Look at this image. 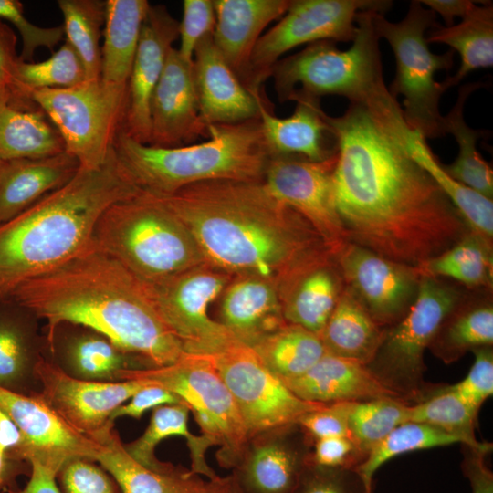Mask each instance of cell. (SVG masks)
Masks as SVG:
<instances>
[{
  "instance_id": "1",
  "label": "cell",
  "mask_w": 493,
  "mask_h": 493,
  "mask_svg": "<svg viewBox=\"0 0 493 493\" xmlns=\"http://www.w3.org/2000/svg\"><path fill=\"white\" fill-rule=\"evenodd\" d=\"M327 121L337 142L333 193L349 242L417 267L469 230L432 177L362 107Z\"/></svg>"
},
{
  "instance_id": "2",
  "label": "cell",
  "mask_w": 493,
  "mask_h": 493,
  "mask_svg": "<svg viewBox=\"0 0 493 493\" xmlns=\"http://www.w3.org/2000/svg\"><path fill=\"white\" fill-rule=\"evenodd\" d=\"M153 197L185 225L205 262L233 278L267 279L279 294L300 271L334 256L263 181H208Z\"/></svg>"
},
{
  "instance_id": "3",
  "label": "cell",
  "mask_w": 493,
  "mask_h": 493,
  "mask_svg": "<svg viewBox=\"0 0 493 493\" xmlns=\"http://www.w3.org/2000/svg\"><path fill=\"white\" fill-rule=\"evenodd\" d=\"M11 299L47 321L51 350L58 328L68 323L104 335L150 368L173 365L188 355L159 313L146 283L93 245L23 283Z\"/></svg>"
},
{
  "instance_id": "4",
  "label": "cell",
  "mask_w": 493,
  "mask_h": 493,
  "mask_svg": "<svg viewBox=\"0 0 493 493\" xmlns=\"http://www.w3.org/2000/svg\"><path fill=\"white\" fill-rule=\"evenodd\" d=\"M140 193L112 147L101 166L80 167L64 186L1 224L0 302L23 283L85 252L103 212Z\"/></svg>"
},
{
  "instance_id": "5",
  "label": "cell",
  "mask_w": 493,
  "mask_h": 493,
  "mask_svg": "<svg viewBox=\"0 0 493 493\" xmlns=\"http://www.w3.org/2000/svg\"><path fill=\"white\" fill-rule=\"evenodd\" d=\"M374 10L359 11L357 33L351 47L340 50L335 42L319 41L279 59L271 77L278 100L294 92L319 98L339 95L363 108L378 127L407 152L416 131L406 124L403 109L385 86L380 37L374 26Z\"/></svg>"
},
{
  "instance_id": "6",
  "label": "cell",
  "mask_w": 493,
  "mask_h": 493,
  "mask_svg": "<svg viewBox=\"0 0 493 493\" xmlns=\"http://www.w3.org/2000/svg\"><path fill=\"white\" fill-rule=\"evenodd\" d=\"M113 147L132 183L153 196L208 181L261 182L271 158L259 118L210 125L208 141L171 148L141 143L121 131Z\"/></svg>"
},
{
  "instance_id": "7",
  "label": "cell",
  "mask_w": 493,
  "mask_h": 493,
  "mask_svg": "<svg viewBox=\"0 0 493 493\" xmlns=\"http://www.w3.org/2000/svg\"><path fill=\"white\" fill-rule=\"evenodd\" d=\"M92 245L154 283L205 262L185 225L152 195L117 202L99 218Z\"/></svg>"
},
{
  "instance_id": "8",
  "label": "cell",
  "mask_w": 493,
  "mask_h": 493,
  "mask_svg": "<svg viewBox=\"0 0 493 493\" xmlns=\"http://www.w3.org/2000/svg\"><path fill=\"white\" fill-rule=\"evenodd\" d=\"M372 19L379 37L386 39L394 54L396 71L389 91L394 99L404 97L406 124L425 140L445 136L444 116L439 110L444 92L435 74L451 69L455 51L441 55L430 51L426 31L441 26L435 13L413 0L400 22H390L376 11Z\"/></svg>"
},
{
  "instance_id": "9",
  "label": "cell",
  "mask_w": 493,
  "mask_h": 493,
  "mask_svg": "<svg viewBox=\"0 0 493 493\" xmlns=\"http://www.w3.org/2000/svg\"><path fill=\"white\" fill-rule=\"evenodd\" d=\"M464 299L462 292L442 278L421 276L408 312L386 328L367 367L390 391L410 404L424 400L435 387L424 380V355L443 320Z\"/></svg>"
},
{
  "instance_id": "10",
  "label": "cell",
  "mask_w": 493,
  "mask_h": 493,
  "mask_svg": "<svg viewBox=\"0 0 493 493\" xmlns=\"http://www.w3.org/2000/svg\"><path fill=\"white\" fill-rule=\"evenodd\" d=\"M28 98L58 131L65 152L81 168L96 169L106 161L122 130L128 84H116L100 77L65 89L34 90Z\"/></svg>"
},
{
  "instance_id": "11",
  "label": "cell",
  "mask_w": 493,
  "mask_h": 493,
  "mask_svg": "<svg viewBox=\"0 0 493 493\" xmlns=\"http://www.w3.org/2000/svg\"><path fill=\"white\" fill-rule=\"evenodd\" d=\"M120 381L147 380L177 394L193 412L203 435L222 446L223 461L244 455L247 433L235 400L207 356L188 354L165 367L121 372Z\"/></svg>"
},
{
  "instance_id": "12",
  "label": "cell",
  "mask_w": 493,
  "mask_h": 493,
  "mask_svg": "<svg viewBox=\"0 0 493 493\" xmlns=\"http://www.w3.org/2000/svg\"><path fill=\"white\" fill-rule=\"evenodd\" d=\"M207 357L232 394L248 439L298 425L304 414L325 405L296 396L239 341Z\"/></svg>"
},
{
  "instance_id": "13",
  "label": "cell",
  "mask_w": 493,
  "mask_h": 493,
  "mask_svg": "<svg viewBox=\"0 0 493 493\" xmlns=\"http://www.w3.org/2000/svg\"><path fill=\"white\" fill-rule=\"evenodd\" d=\"M233 277L205 262L169 277L146 283L159 313L192 355H213L237 341L208 315L210 304L221 296Z\"/></svg>"
},
{
  "instance_id": "14",
  "label": "cell",
  "mask_w": 493,
  "mask_h": 493,
  "mask_svg": "<svg viewBox=\"0 0 493 493\" xmlns=\"http://www.w3.org/2000/svg\"><path fill=\"white\" fill-rule=\"evenodd\" d=\"M392 4L379 0H292L286 14L262 34L254 48L249 91L263 88L274 65L288 50L319 41L352 42L359 11L374 10L384 15Z\"/></svg>"
},
{
  "instance_id": "15",
  "label": "cell",
  "mask_w": 493,
  "mask_h": 493,
  "mask_svg": "<svg viewBox=\"0 0 493 493\" xmlns=\"http://www.w3.org/2000/svg\"><path fill=\"white\" fill-rule=\"evenodd\" d=\"M337 152L321 162L300 157H271L263 183L280 202L301 215L336 257L349 242L337 212L333 172Z\"/></svg>"
},
{
  "instance_id": "16",
  "label": "cell",
  "mask_w": 493,
  "mask_h": 493,
  "mask_svg": "<svg viewBox=\"0 0 493 493\" xmlns=\"http://www.w3.org/2000/svg\"><path fill=\"white\" fill-rule=\"evenodd\" d=\"M34 375L37 394L74 430L93 439L113 425L112 413L143 387L147 380L95 382L74 378L58 364L38 357Z\"/></svg>"
},
{
  "instance_id": "17",
  "label": "cell",
  "mask_w": 493,
  "mask_h": 493,
  "mask_svg": "<svg viewBox=\"0 0 493 493\" xmlns=\"http://www.w3.org/2000/svg\"><path fill=\"white\" fill-rule=\"evenodd\" d=\"M345 286L382 328L397 323L413 305L421 275L415 267L351 242L336 255Z\"/></svg>"
},
{
  "instance_id": "18",
  "label": "cell",
  "mask_w": 493,
  "mask_h": 493,
  "mask_svg": "<svg viewBox=\"0 0 493 493\" xmlns=\"http://www.w3.org/2000/svg\"><path fill=\"white\" fill-rule=\"evenodd\" d=\"M0 406L22 435L23 461L37 460L56 474L72 458L96 461L99 443L69 426L37 393L26 395L0 386Z\"/></svg>"
},
{
  "instance_id": "19",
  "label": "cell",
  "mask_w": 493,
  "mask_h": 493,
  "mask_svg": "<svg viewBox=\"0 0 493 493\" xmlns=\"http://www.w3.org/2000/svg\"><path fill=\"white\" fill-rule=\"evenodd\" d=\"M179 37V22L164 5H150L142 23L128 82V106L122 131L150 143L151 100L169 50Z\"/></svg>"
},
{
  "instance_id": "20",
  "label": "cell",
  "mask_w": 493,
  "mask_h": 493,
  "mask_svg": "<svg viewBox=\"0 0 493 493\" xmlns=\"http://www.w3.org/2000/svg\"><path fill=\"white\" fill-rule=\"evenodd\" d=\"M200 137L209 138V127L200 114L193 62L173 47L151 100L149 145L179 147Z\"/></svg>"
},
{
  "instance_id": "21",
  "label": "cell",
  "mask_w": 493,
  "mask_h": 493,
  "mask_svg": "<svg viewBox=\"0 0 493 493\" xmlns=\"http://www.w3.org/2000/svg\"><path fill=\"white\" fill-rule=\"evenodd\" d=\"M258 118L271 157H300L311 162L324 161L337 152L336 138L322 110L320 99L294 92L293 114L278 118L263 89L257 96Z\"/></svg>"
},
{
  "instance_id": "22",
  "label": "cell",
  "mask_w": 493,
  "mask_h": 493,
  "mask_svg": "<svg viewBox=\"0 0 493 493\" xmlns=\"http://www.w3.org/2000/svg\"><path fill=\"white\" fill-rule=\"evenodd\" d=\"M193 58L194 79L200 114L209 127L258 118V91H249L226 63L213 34L197 45Z\"/></svg>"
},
{
  "instance_id": "23",
  "label": "cell",
  "mask_w": 493,
  "mask_h": 493,
  "mask_svg": "<svg viewBox=\"0 0 493 493\" xmlns=\"http://www.w3.org/2000/svg\"><path fill=\"white\" fill-rule=\"evenodd\" d=\"M291 2L292 0H214V44L247 89L250 85L254 48L264 29L271 22L282 17Z\"/></svg>"
},
{
  "instance_id": "24",
  "label": "cell",
  "mask_w": 493,
  "mask_h": 493,
  "mask_svg": "<svg viewBox=\"0 0 493 493\" xmlns=\"http://www.w3.org/2000/svg\"><path fill=\"white\" fill-rule=\"evenodd\" d=\"M220 297L219 322L250 347L287 324L279 289L267 279L234 277Z\"/></svg>"
},
{
  "instance_id": "25",
  "label": "cell",
  "mask_w": 493,
  "mask_h": 493,
  "mask_svg": "<svg viewBox=\"0 0 493 493\" xmlns=\"http://www.w3.org/2000/svg\"><path fill=\"white\" fill-rule=\"evenodd\" d=\"M79 168V161L65 151L48 157L1 162L0 225L64 186Z\"/></svg>"
},
{
  "instance_id": "26",
  "label": "cell",
  "mask_w": 493,
  "mask_h": 493,
  "mask_svg": "<svg viewBox=\"0 0 493 493\" xmlns=\"http://www.w3.org/2000/svg\"><path fill=\"white\" fill-rule=\"evenodd\" d=\"M283 383L299 398L325 404L382 397L401 399L387 389L367 365L329 352L303 375Z\"/></svg>"
},
{
  "instance_id": "27",
  "label": "cell",
  "mask_w": 493,
  "mask_h": 493,
  "mask_svg": "<svg viewBox=\"0 0 493 493\" xmlns=\"http://www.w3.org/2000/svg\"><path fill=\"white\" fill-rule=\"evenodd\" d=\"M313 443L299 425L253 446L245 463V481L253 493H294L309 465Z\"/></svg>"
},
{
  "instance_id": "28",
  "label": "cell",
  "mask_w": 493,
  "mask_h": 493,
  "mask_svg": "<svg viewBox=\"0 0 493 493\" xmlns=\"http://www.w3.org/2000/svg\"><path fill=\"white\" fill-rule=\"evenodd\" d=\"M345 283L336 257H328L297 274L280 291L283 318L320 335Z\"/></svg>"
},
{
  "instance_id": "29",
  "label": "cell",
  "mask_w": 493,
  "mask_h": 493,
  "mask_svg": "<svg viewBox=\"0 0 493 493\" xmlns=\"http://www.w3.org/2000/svg\"><path fill=\"white\" fill-rule=\"evenodd\" d=\"M29 100L12 89L0 92V163L65 151L58 131L45 112L37 105L25 107Z\"/></svg>"
},
{
  "instance_id": "30",
  "label": "cell",
  "mask_w": 493,
  "mask_h": 493,
  "mask_svg": "<svg viewBox=\"0 0 493 493\" xmlns=\"http://www.w3.org/2000/svg\"><path fill=\"white\" fill-rule=\"evenodd\" d=\"M93 440L99 443L96 461L114 478L122 493H205L190 475L171 466L153 470L137 462L126 451L113 425Z\"/></svg>"
},
{
  "instance_id": "31",
  "label": "cell",
  "mask_w": 493,
  "mask_h": 493,
  "mask_svg": "<svg viewBox=\"0 0 493 493\" xmlns=\"http://www.w3.org/2000/svg\"><path fill=\"white\" fill-rule=\"evenodd\" d=\"M384 331L345 286L320 337L327 352L367 365L373 359Z\"/></svg>"
},
{
  "instance_id": "32",
  "label": "cell",
  "mask_w": 493,
  "mask_h": 493,
  "mask_svg": "<svg viewBox=\"0 0 493 493\" xmlns=\"http://www.w3.org/2000/svg\"><path fill=\"white\" fill-rule=\"evenodd\" d=\"M150 5L147 0L105 1L100 73L103 80L128 84Z\"/></svg>"
},
{
  "instance_id": "33",
  "label": "cell",
  "mask_w": 493,
  "mask_h": 493,
  "mask_svg": "<svg viewBox=\"0 0 493 493\" xmlns=\"http://www.w3.org/2000/svg\"><path fill=\"white\" fill-rule=\"evenodd\" d=\"M476 2L457 25L429 30L427 43L446 44L459 53L457 72L440 82L443 92L456 86L471 71L493 66V5Z\"/></svg>"
},
{
  "instance_id": "34",
  "label": "cell",
  "mask_w": 493,
  "mask_h": 493,
  "mask_svg": "<svg viewBox=\"0 0 493 493\" xmlns=\"http://www.w3.org/2000/svg\"><path fill=\"white\" fill-rule=\"evenodd\" d=\"M189 407L185 403L161 405L153 409L150 424L135 441L124 445L128 454L140 464L153 470H164L171 466L160 462L154 456L156 446L170 436H184L192 457V473L205 475L213 481L218 477L205 463V453L215 445L205 435H194L188 428Z\"/></svg>"
},
{
  "instance_id": "35",
  "label": "cell",
  "mask_w": 493,
  "mask_h": 493,
  "mask_svg": "<svg viewBox=\"0 0 493 493\" xmlns=\"http://www.w3.org/2000/svg\"><path fill=\"white\" fill-rule=\"evenodd\" d=\"M85 329L72 336L64 348L62 369L70 376L86 381L120 382L119 376L125 371L150 368L104 335Z\"/></svg>"
},
{
  "instance_id": "36",
  "label": "cell",
  "mask_w": 493,
  "mask_h": 493,
  "mask_svg": "<svg viewBox=\"0 0 493 493\" xmlns=\"http://www.w3.org/2000/svg\"><path fill=\"white\" fill-rule=\"evenodd\" d=\"M483 87V83L463 85L457 100L446 116H444L446 134L451 133L458 145L456 159L449 165H444L446 173L465 186L492 200L493 171L477 150L479 139L488 131L470 128L465 121L463 110L469 95Z\"/></svg>"
},
{
  "instance_id": "37",
  "label": "cell",
  "mask_w": 493,
  "mask_h": 493,
  "mask_svg": "<svg viewBox=\"0 0 493 493\" xmlns=\"http://www.w3.org/2000/svg\"><path fill=\"white\" fill-rule=\"evenodd\" d=\"M493 344V305L464 299L438 328L428 350L446 364L467 351Z\"/></svg>"
},
{
  "instance_id": "38",
  "label": "cell",
  "mask_w": 493,
  "mask_h": 493,
  "mask_svg": "<svg viewBox=\"0 0 493 493\" xmlns=\"http://www.w3.org/2000/svg\"><path fill=\"white\" fill-rule=\"evenodd\" d=\"M251 348L282 382L303 375L327 352L319 335L289 323Z\"/></svg>"
},
{
  "instance_id": "39",
  "label": "cell",
  "mask_w": 493,
  "mask_h": 493,
  "mask_svg": "<svg viewBox=\"0 0 493 493\" xmlns=\"http://www.w3.org/2000/svg\"><path fill=\"white\" fill-rule=\"evenodd\" d=\"M492 256V242L468 231L454 246L416 268L421 276L446 278L467 288L491 289Z\"/></svg>"
},
{
  "instance_id": "40",
  "label": "cell",
  "mask_w": 493,
  "mask_h": 493,
  "mask_svg": "<svg viewBox=\"0 0 493 493\" xmlns=\"http://www.w3.org/2000/svg\"><path fill=\"white\" fill-rule=\"evenodd\" d=\"M408 152L447 196L469 230L492 242V200L469 189L449 175L420 133H416Z\"/></svg>"
},
{
  "instance_id": "41",
  "label": "cell",
  "mask_w": 493,
  "mask_h": 493,
  "mask_svg": "<svg viewBox=\"0 0 493 493\" xmlns=\"http://www.w3.org/2000/svg\"><path fill=\"white\" fill-rule=\"evenodd\" d=\"M64 18L66 41L79 56L87 79H98L101 73V26L105 22V1L58 0Z\"/></svg>"
},
{
  "instance_id": "42",
  "label": "cell",
  "mask_w": 493,
  "mask_h": 493,
  "mask_svg": "<svg viewBox=\"0 0 493 493\" xmlns=\"http://www.w3.org/2000/svg\"><path fill=\"white\" fill-rule=\"evenodd\" d=\"M455 444L462 445V441L433 425L408 421L395 427L377 444L355 470L368 493H373L372 481L375 472L392 458L410 452Z\"/></svg>"
},
{
  "instance_id": "43",
  "label": "cell",
  "mask_w": 493,
  "mask_h": 493,
  "mask_svg": "<svg viewBox=\"0 0 493 493\" xmlns=\"http://www.w3.org/2000/svg\"><path fill=\"white\" fill-rule=\"evenodd\" d=\"M477 418L449 385H435L422 401L411 404L409 421L433 425L458 437L462 445L483 447L488 442L477 439Z\"/></svg>"
},
{
  "instance_id": "44",
  "label": "cell",
  "mask_w": 493,
  "mask_h": 493,
  "mask_svg": "<svg viewBox=\"0 0 493 493\" xmlns=\"http://www.w3.org/2000/svg\"><path fill=\"white\" fill-rule=\"evenodd\" d=\"M85 80L86 71L79 56L65 41L44 61L25 62L19 58L15 69L13 90L28 98L34 90L70 88Z\"/></svg>"
},
{
  "instance_id": "45",
  "label": "cell",
  "mask_w": 493,
  "mask_h": 493,
  "mask_svg": "<svg viewBox=\"0 0 493 493\" xmlns=\"http://www.w3.org/2000/svg\"><path fill=\"white\" fill-rule=\"evenodd\" d=\"M410 405L394 397L351 403L349 412L350 438L366 457L395 427L409 421Z\"/></svg>"
},
{
  "instance_id": "46",
  "label": "cell",
  "mask_w": 493,
  "mask_h": 493,
  "mask_svg": "<svg viewBox=\"0 0 493 493\" xmlns=\"http://www.w3.org/2000/svg\"><path fill=\"white\" fill-rule=\"evenodd\" d=\"M36 362H32L28 341L20 328L0 321V386L15 392V386L28 375L35 377Z\"/></svg>"
},
{
  "instance_id": "47",
  "label": "cell",
  "mask_w": 493,
  "mask_h": 493,
  "mask_svg": "<svg viewBox=\"0 0 493 493\" xmlns=\"http://www.w3.org/2000/svg\"><path fill=\"white\" fill-rule=\"evenodd\" d=\"M56 479L61 493H122L101 466L86 458L68 460L57 473Z\"/></svg>"
},
{
  "instance_id": "48",
  "label": "cell",
  "mask_w": 493,
  "mask_h": 493,
  "mask_svg": "<svg viewBox=\"0 0 493 493\" xmlns=\"http://www.w3.org/2000/svg\"><path fill=\"white\" fill-rule=\"evenodd\" d=\"M5 19L12 23L22 38V52L20 60L31 62L35 51L40 47L53 51L65 36L63 26L40 27L30 23L24 15L21 2L17 0H0V20Z\"/></svg>"
},
{
  "instance_id": "49",
  "label": "cell",
  "mask_w": 493,
  "mask_h": 493,
  "mask_svg": "<svg viewBox=\"0 0 493 493\" xmlns=\"http://www.w3.org/2000/svg\"><path fill=\"white\" fill-rule=\"evenodd\" d=\"M472 352L475 359L467 376L449 386L477 416L483 404L493 394V349L480 347Z\"/></svg>"
},
{
  "instance_id": "50",
  "label": "cell",
  "mask_w": 493,
  "mask_h": 493,
  "mask_svg": "<svg viewBox=\"0 0 493 493\" xmlns=\"http://www.w3.org/2000/svg\"><path fill=\"white\" fill-rule=\"evenodd\" d=\"M215 26V10L212 0H184L183 18L179 23L180 47L182 58L193 62L194 54L199 42L213 34Z\"/></svg>"
},
{
  "instance_id": "51",
  "label": "cell",
  "mask_w": 493,
  "mask_h": 493,
  "mask_svg": "<svg viewBox=\"0 0 493 493\" xmlns=\"http://www.w3.org/2000/svg\"><path fill=\"white\" fill-rule=\"evenodd\" d=\"M294 493H368L355 469L309 465Z\"/></svg>"
},
{
  "instance_id": "52",
  "label": "cell",
  "mask_w": 493,
  "mask_h": 493,
  "mask_svg": "<svg viewBox=\"0 0 493 493\" xmlns=\"http://www.w3.org/2000/svg\"><path fill=\"white\" fill-rule=\"evenodd\" d=\"M351 403H333L304 414L298 425L313 443L330 436L350 437L349 412Z\"/></svg>"
},
{
  "instance_id": "53",
  "label": "cell",
  "mask_w": 493,
  "mask_h": 493,
  "mask_svg": "<svg viewBox=\"0 0 493 493\" xmlns=\"http://www.w3.org/2000/svg\"><path fill=\"white\" fill-rule=\"evenodd\" d=\"M309 465L328 468L356 469L365 459L354 442L346 436H330L313 442Z\"/></svg>"
},
{
  "instance_id": "54",
  "label": "cell",
  "mask_w": 493,
  "mask_h": 493,
  "mask_svg": "<svg viewBox=\"0 0 493 493\" xmlns=\"http://www.w3.org/2000/svg\"><path fill=\"white\" fill-rule=\"evenodd\" d=\"M129 400V403L121 404L112 413L110 416L112 422L122 416L139 419L150 409L165 404L184 403L177 394L156 383L143 387Z\"/></svg>"
},
{
  "instance_id": "55",
  "label": "cell",
  "mask_w": 493,
  "mask_h": 493,
  "mask_svg": "<svg viewBox=\"0 0 493 493\" xmlns=\"http://www.w3.org/2000/svg\"><path fill=\"white\" fill-rule=\"evenodd\" d=\"M463 459L461 470L468 479L472 493H493V473L486 463V456L492 450V444L483 447L461 445Z\"/></svg>"
},
{
  "instance_id": "56",
  "label": "cell",
  "mask_w": 493,
  "mask_h": 493,
  "mask_svg": "<svg viewBox=\"0 0 493 493\" xmlns=\"http://www.w3.org/2000/svg\"><path fill=\"white\" fill-rule=\"evenodd\" d=\"M16 45L14 31L0 20V92L13 90L15 69L19 60Z\"/></svg>"
},
{
  "instance_id": "57",
  "label": "cell",
  "mask_w": 493,
  "mask_h": 493,
  "mask_svg": "<svg viewBox=\"0 0 493 493\" xmlns=\"http://www.w3.org/2000/svg\"><path fill=\"white\" fill-rule=\"evenodd\" d=\"M22 446L23 437L19 429L0 406V456L23 461L20 458Z\"/></svg>"
},
{
  "instance_id": "58",
  "label": "cell",
  "mask_w": 493,
  "mask_h": 493,
  "mask_svg": "<svg viewBox=\"0 0 493 493\" xmlns=\"http://www.w3.org/2000/svg\"><path fill=\"white\" fill-rule=\"evenodd\" d=\"M29 464L31 473L26 487L7 493H61L54 471L37 460H31Z\"/></svg>"
},
{
  "instance_id": "59",
  "label": "cell",
  "mask_w": 493,
  "mask_h": 493,
  "mask_svg": "<svg viewBox=\"0 0 493 493\" xmlns=\"http://www.w3.org/2000/svg\"><path fill=\"white\" fill-rule=\"evenodd\" d=\"M436 14H439L446 23V26L454 25L456 16L463 17L470 10L476 1L469 0H420Z\"/></svg>"
},
{
  "instance_id": "60",
  "label": "cell",
  "mask_w": 493,
  "mask_h": 493,
  "mask_svg": "<svg viewBox=\"0 0 493 493\" xmlns=\"http://www.w3.org/2000/svg\"><path fill=\"white\" fill-rule=\"evenodd\" d=\"M23 473H31L22 461L5 458L0 456V493L16 490V477Z\"/></svg>"
}]
</instances>
